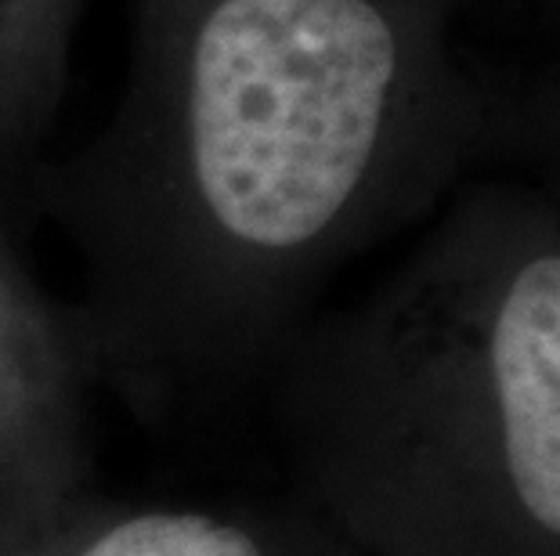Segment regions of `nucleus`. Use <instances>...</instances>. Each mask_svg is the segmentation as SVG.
I'll list each match as a JSON object with an SVG mask.
<instances>
[{"label":"nucleus","mask_w":560,"mask_h":556,"mask_svg":"<svg viewBox=\"0 0 560 556\" xmlns=\"http://www.w3.org/2000/svg\"><path fill=\"white\" fill-rule=\"evenodd\" d=\"M80 556H260L254 539L202 513H149L105 531Z\"/></svg>","instance_id":"2"},{"label":"nucleus","mask_w":560,"mask_h":556,"mask_svg":"<svg viewBox=\"0 0 560 556\" xmlns=\"http://www.w3.org/2000/svg\"><path fill=\"white\" fill-rule=\"evenodd\" d=\"M8 329H11V297H8L4 275H0V354H4V343H8Z\"/></svg>","instance_id":"5"},{"label":"nucleus","mask_w":560,"mask_h":556,"mask_svg":"<svg viewBox=\"0 0 560 556\" xmlns=\"http://www.w3.org/2000/svg\"><path fill=\"white\" fill-rule=\"evenodd\" d=\"M445 0H138L113 152L249 264L340 235L456 127Z\"/></svg>","instance_id":"1"},{"label":"nucleus","mask_w":560,"mask_h":556,"mask_svg":"<svg viewBox=\"0 0 560 556\" xmlns=\"http://www.w3.org/2000/svg\"><path fill=\"white\" fill-rule=\"evenodd\" d=\"M77 4L80 0H0V19L8 26L19 66L44 105L58 87Z\"/></svg>","instance_id":"3"},{"label":"nucleus","mask_w":560,"mask_h":556,"mask_svg":"<svg viewBox=\"0 0 560 556\" xmlns=\"http://www.w3.org/2000/svg\"><path fill=\"white\" fill-rule=\"evenodd\" d=\"M550 210H553V217H557V224H560V199H553V206H550Z\"/></svg>","instance_id":"6"},{"label":"nucleus","mask_w":560,"mask_h":556,"mask_svg":"<svg viewBox=\"0 0 560 556\" xmlns=\"http://www.w3.org/2000/svg\"><path fill=\"white\" fill-rule=\"evenodd\" d=\"M44 113V102L37 98V91L30 87L26 73L19 66V55L11 47L8 26L0 19V130L22 120H37Z\"/></svg>","instance_id":"4"}]
</instances>
